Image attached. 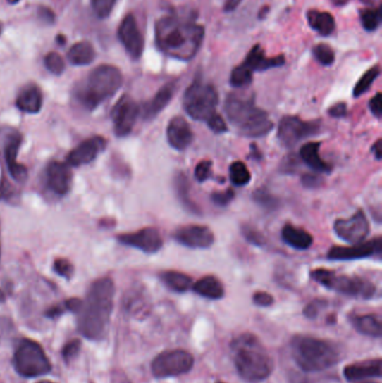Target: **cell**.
Here are the masks:
<instances>
[{
    "mask_svg": "<svg viewBox=\"0 0 382 383\" xmlns=\"http://www.w3.org/2000/svg\"><path fill=\"white\" fill-rule=\"evenodd\" d=\"M106 145H108V142L102 136L89 138L68 153L66 164L70 168H80L82 165L89 164L98 157L99 153L106 149Z\"/></svg>",
    "mask_w": 382,
    "mask_h": 383,
    "instance_id": "18",
    "label": "cell"
},
{
    "mask_svg": "<svg viewBox=\"0 0 382 383\" xmlns=\"http://www.w3.org/2000/svg\"><path fill=\"white\" fill-rule=\"evenodd\" d=\"M167 142L175 151H184L191 146L194 134L183 117H174L166 128Z\"/></svg>",
    "mask_w": 382,
    "mask_h": 383,
    "instance_id": "20",
    "label": "cell"
},
{
    "mask_svg": "<svg viewBox=\"0 0 382 383\" xmlns=\"http://www.w3.org/2000/svg\"><path fill=\"white\" fill-rule=\"evenodd\" d=\"M326 304H328V303L325 301H322V299H315V301H311V303L305 307L304 315H305L307 318L314 320V318H317L319 313L326 306Z\"/></svg>",
    "mask_w": 382,
    "mask_h": 383,
    "instance_id": "49",
    "label": "cell"
},
{
    "mask_svg": "<svg viewBox=\"0 0 382 383\" xmlns=\"http://www.w3.org/2000/svg\"><path fill=\"white\" fill-rule=\"evenodd\" d=\"M123 82L121 70L116 66L104 64L87 75L75 91V96L85 109L92 111L106 100L115 96Z\"/></svg>",
    "mask_w": 382,
    "mask_h": 383,
    "instance_id": "6",
    "label": "cell"
},
{
    "mask_svg": "<svg viewBox=\"0 0 382 383\" xmlns=\"http://www.w3.org/2000/svg\"><path fill=\"white\" fill-rule=\"evenodd\" d=\"M53 269H54L56 274L60 275L61 277H64L66 280L71 278L74 271L73 265L64 258L56 259L54 261V265H53Z\"/></svg>",
    "mask_w": 382,
    "mask_h": 383,
    "instance_id": "44",
    "label": "cell"
},
{
    "mask_svg": "<svg viewBox=\"0 0 382 383\" xmlns=\"http://www.w3.org/2000/svg\"><path fill=\"white\" fill-rule=\"evenodd\" d=\"M321 145L322 144L319 142H309V143L304 144L300 149V159L314 172L328 174V172H331L332 168L319 155Z\"/></svg>",
    "mask_w": 382,
    "mask_h": 383,
    "instance_id": "26",
    "label": "cell"
},
{
    "mask_svg": "<svg viewBox=\"0 0 382 383\" xmlns=\"http://www.w3.org/2000/svg\"><path fill=\"white\" fill-rule=\"evenodd\" d=\"M173 185H174L175 193H176L178 201H180V204L183 206L186 211L195 214V215H199L201 208H199L197 203L192 200L191 195H190L191 185H190L187 176L184 172H178L174 176V180H173Z\"/></svg>",
    "mask_w": 382,
    "mask_h": 383,
    "instance_id": "28",
    "label": "cell"
},
{
    "mask_svg": "<svg viewBox=\"0 0 382 383\" xmlns=\"http://www.w3.org/2000/svg\"><path fill=\"white\" fill-rule=\"evenodd\" d=\"M360 20L364 30L368 32H374L379 28L380 24H381V11L379 7L362 11L360 14Z\"/></svg>",
    "mask_w": 382,
    "mask_h": 383,
    "instance_id": "38",
    "label": "cell"
},
{
    "mask_svg": "<svg viewBox=\"0 0 382 383\" xmlns=\"http://www.w3.org/2000/svg\"><path fill=\"white\" fill-rule=\"evenodd\" d=\"M242 64L252 73L254 71H267V70L284 65L285 56L284 55H278L275 58H268L262 47L259 44H257L250 49V52L247 55L246 60L243 61Z\"/></svg>",
    "mask_w": 382,
    "mask_h": 383,
    "instance_id": "23",
    "label": "cell"
},
{
    "mask_svg": "<svg viewBox=\"0 0 382 383\" xmlns=\"http://www.w3.org/2000/svg\"><path fill=\"white\" fill-rule=\"evenodd\" d=\"M1 33H3V24L0 23V35H1Z\"/></svg>",
    "mask_w": 382,
    "mask_h": 383,
    "instance_id": "61",
    "label": "cell"
},
{
    "mask_svg": "<svg viewBox=\"0 0 382 383\" xmlns=\"http://www.w3.org/2000/svg\"><path fill=\"white\" fill-rule=\"evenodd\" d=\"M203 39L204 27L190 18L165 16L156 23V44L170 58L192 60L199 52Z\"/></svg>",
    "mask_w": 382,
    "mask_h": 383,
    "instance_id": "2",
    "label": "cell"
},
{
    "mask_svg": "<svg viewBox=\"0 0 382 383\" xmlns=\"http://www.w3.org/2000/svg\"><path fill=\"white\" fill-rule=\"evenodd\" d=\"M321 123L319 120L305 121L296 115H285L279 121L277 137L286 148L295 147L305 138L319 134Z\"/></svg>",
    "mask_w": 382,
    "mask_h": 383,
    "instance_id": "11",
    "label": "cell"
},
{
    "mask_svg": "<svg viewBox=\"0 0 382 383\" xmlns=\"http://www.w3.org/2000/svg\"><path fill=\"white\" fill-rule=\"evenodd\" d=\"M252 199L258 206H261L265 210H269V211H273L279 206L278 199L275 195L271 194V191L266 189V187L256 189L254 194H252Z\"/></svg>",
    "mask_w": 382,
    "mask_h": 383,
    "instance_id": "36",
    "label": "cell"
},
{
    "mask_svg": "<svg viewBox=\"0 0 382 383\" xmlns=\"http://www.w3.org/2000/svg\"><path fill=\"white\" fill-rule=\"evenodd\" d=\"M252 151L254 153H250L254 158L260 159L261 158V153H259V149L256 147L254 145H252Z\"/></svg>",
    "mask_w": 382,
    "mask_h": 383,
    "instance_id": "57",
    "label": "cell"
},
{
    "mask_svg": "<svg viewBox=\"0 0 382 383\" xmlns=\"http://www.w3.org/2000/svg\"><path fill=\"white\" fill-rule=\"evenodd\" d=\"M381 237L370 241H363L352 246H332L328 252V259L334 261L359 260L364 258L380 257L382 252Z\"/></svg>",
    "mask_w": 382,
    "mask_h": 383,
    "instance_id": "14",
    "label": "cell"
},
{
    "mask_svg": "<svg viewBox=\"0 0 382 383\" xmlns=\"http://www.w3.org/2000/svg\"><path fill=\"white\" fill-rule=\"evenodd\" d=\"M235 194L233 189H228L224 192H216L211 195V200L216 204V206H229L230 203L233 202L235 199Z\"/></svg>",
    "mask_w": 382,
    "mask_h": 383,
    "instance_id": "45",
    "label": "cell"
},
{
    "mask_svg": "<svg viewBox=\"0 0 382 383\" xmlns=\"http://www.w3.org/2000/svg\"><path fill=\"white\" fill-rule=\"evenodd\" d=\"M311 277L319 285L355 299H370L376 295V286L358 276L336 275L328 269L319 268L311 271Z\"/></svg>",
    "mask_w": 382,
    "mask_h": 383,
    "instance_id": "7",
    "label": "cell"
},
{
    "mask_svg": "<svg viewBox=\"0 0 382 383\" xmlns=\"http://www.w3.org/2000/svg\"><path fill=\"white\" fill-rule=\"evenodd\" d=\"M207 125H208L209 128H210L214 134H221L228 132L227 123L223 120L221 115H218V113H214V115L207 121Z\"/></svg>",
    "mask_w": 382,
    "mask_h": 383,
    "instance_id": "47",
    "label": "cell"
},
{
    "mask_svg": "<svg viewBox=\"0 0 382 383\" xmlns=\"http://www.w3.org/2000/svg\"><path fill=\"white\" fill-rule=\"evenodd\" d=\"M212 162L204 159L201 161L199 164L197 165L195 170H194V175L197 178V181L199 183H204L212 177Z\"/></svg>",
    "mask_w": 382,
    "mask_h": 383,
    "instance_id": "43",
    "label": "cell"
},
{
    "mask_svg": "<svg viewBox=\"0 0 382 383\" xmlns=\"http://www.w3.org/2000/svg\"><path fill=\"white\" fill-rule=\"evenodd\" d=\"M328 115L332 118H344L347 113V106L344 102H339L335 103L328 110Z\"/></svg>",
    "mask_w": 382,
    "mask_h": 383,
    "instance_id": "53",
    "label": "cell"
},
{
    "mask_svg": "<svg viewBox=\"0 0 382 383\" xmlns=\"http://www.w3.org/2000/svg\"><path fill=\"white\" fill-rule=\"evenodd\" d=\"M364 383H376V382H364Z\"/></svg>",
    "mask_w": 382,
    "mask_h": 383,
    "instance_id": "63",
    "label": "cell"
},
{
    "mask_svg": "<svg viewBox=\"0 0 382 383\" xmlns=\"http://www.w3.org/2000/svg\"><path fill=\"white\" fill-rule=\"evenodd\" d=\"M22 144V136L20 134H11L5 145V161L9 174L16 182H24L27 178V168L17 162V155Z\"/></svg>",
    "mask_w": 382,
    "mask_h": 383,
    "instance_id": "21",
    "label": "cell"
},
{
    "mask_svg": "<svg viewBox=\"0 0 382 383\" xmlns=\"http://www.w3.org/2000/svg\"><path fill=\"white\" fill-rule=\"evenodd\" d=\"M307 22L315 32L322 36H328L335 30V20L330 13L319 11H309Z\"/></svg>",
    "mask_w": 382,
    "mask_h": 383,
    "instance_id": "32",
    "label": "cell"
},
{
    "mask_svg": "<svg viewBox=\"0 0 382 383\" xmlns=\"http://www.w3.org/2000/svg\"><path fill=\"white\" fill-rule=\"evenodd\" d=\"M68 58L73 65H89L96 58V51L90 42H78L68 51Z\"/></svg>",
    "mask_w": 382,
    "mask_h": 383,
    "instance_id": "31",
    "label": "cell"
},
{
    "mask_svg": "<svg viewBox=\"0 0 382 383\" xmlns=\"http://www.w3.org/2000/svg\"><path fill=\"white\" fill-rule=\"evenodd\" d=\"M252 72L247 69L246 66L241 64L237 66L231 72L230 75V83L233 88L242 89L252 84Z\"/></svg>",
    "mask_w": 382,
    "mask_h": 383,
    "instance_id": "37",
    "label": "cell"
},
{
    "mask_svg": "<svg viewBox=\"0 0 382 383\" xmlns=\"http://www.w3.org/2000/svg\"><path fill=\"white\" fill-rule=\"evenodd\" d=\"M281 239L285 244L296 250H307L313 244L311 233L304 230L303 227H295L290 223L281 229Z\"/></svg>",
    "mask_w": 382,
    "mask_h": 383,
    "instance_id": "27",
    "label": "cell"
},
{
    "mask_svg": "<svg viewBox=\"0 0 382 383\" xmlns=\"http://www.w3.org/2000/svg\"><path fill=\"white\" fill-rule=\"evenodd\" d=\"M14 324L9 318L0 316V344L14 334Z\"/></svg>",
    "mask_w": 382,
    "mask_h": 383,
    "instance_id": "48",
    "label": "cell"
},
{
    "mask_svg": "<svg viewBox=\"0 0 382 383\" xmlns=\"http://www.w3.org/2000/svg\"><path fill=\"white\" fill-rule=\"evenodd\" d=\"M173 239L184 246L193 249H208L214 244V234L205 225H185L173 232Z\"/></svg>",
    "mask_w": 382,
    "mask_h": 383,
    "instance_id": "17",
    "label": "cell"
},
{
    "mask_svg": "<svg viewBox=\"0 0 382 383\" xmlns=\"http://www.w3.org/2000/svg\"><path fill=\"white\" fill-rule=\"evenodd\" d=\"M194 293L204 299H221L224 296V287L222 282L214 276H204L194 282L192 286Z\"/></svg>",
    "mask_w": 382,
    "mask_h": 383,
    "instance_id": "30",
    "label": "cell"
},
{
    "mask_svg": "<svg viewBox=\"0 0 382 383\" xmlns=\"http://www.w3.org/2000/svg\"><path fill=\"white\" fill-rule=\"evenodd\" d=\"M380 145H381V140L378 139L377 142H376V144L372 146V151L374 153V157H376L378 161L381 159V147H380Z\"/></svg>",
    "mask_w": 382,
    "mask_h": 383,
    "instance_id": "56",
    "label": "cell"
},
{
    "mask_svg": "<svg viewBox=\"0 0 382 383\" xmlns=\"http://www.w3.org/2000/svg\"><path fill=\"white\" fill-rule=\"evenodd\" d=\"M39 18L45 24H53L55 20V15L49 7H41L39 9Z\"/></svg>",
    "mask_w": 382,
    "mask_h": 383,
    "instance_id": "54",
    "label": "cell"
},
{
    "mask_svg": "<svg viewBox=\"0 0 382 383\" xmlns=\"http://www.w3.org/2000/svg\"><path fill=\"white\" fill-rule=\"evenodd\" d=\"M20 0H7V3L11 4V5H15V4L18 3Z\"/></svg>",
    "mask_w": 382,
    "mask_h": 383,
    "instance_id": "59",
    "label": "cell"
},
{
    "mask_svg": "<svg viewBox=\"0 0 382 383\" xmlns=\"http://www.w3.org/2000/svg\"><path fill=\"white\" fill-rule=\"evenodd\" d=\"M216 383H224V382H216Z\"/></svg>",
    "mask_w": 382,
    "mask_h": 383,
    "instance_id": "64",
    "label": "cell"
},
{
    "mask_svg": "<svg viewBox=\"0 0 382 383\" xmlns=\"http://www.w3.org/2000/svg\"><path fill=\"white\" fill-rule=\"evenodd\" d=\"M175 83H166L164 87H161L157 94L150 99L149 101L146 102L142 106L140 113H142V118L145 120H153L155 119L159 113L165 109V108L170 104L172 101L173 96L175 92Z\"/></svg>",
    "mask_w": 382,
    "mask_h": 383,
    "instance_id": "22",
    "label": "cell"
},
{
    "mask_svg": "<svg viewBox=\"0 0 382 383\" xmlns=\"http://www.w3.org/2000/svg\"><path fill=\"white\" fill-rule=\"evenodd\" d=\"M140 107L134 99L129 96H121L112 109L111 118L113 130L118 137H126L133 132Z\"/></svg>",
    "mask_w": 382,
    "mask_h": 383,
    "instance_id": "12",
    "label": "cell"
},
{
    "mask_svg": "<svg viewBox=\"0 0 382 383\" xmlns=\"http://www.w3.org/2000/svg\"><path fill=\"white\" fill-rule=\"evenodd\" d=\"M230 181L235 187H246L252 181V174L247 168L246 164L242 162H233L229 168Z\"/></svg>",
    "mask_w": 382,
    "mask_h": 383,
    "instance_id": "34",
    "label": "cell"
},
{
    "mask_svg": "<svg viewBox=\"0 0 382 383\" xmlns=\"http://www.w3.org/2000/svg\"><path fill=\"white\" fill-rule=\"evenodd\" d=\"M13 364L15 371L24 378H37L52 371V363L41 344L30 339L17 344Z\"/></svg>",
    "mask_w": 382,
    "mask_h": 383,
    "instance_id": "8",
    "label": "cell"
},
{
    "mask_svg": "<svg viewBox=\"0 0 382 383\" xmlns=\"http://www.w3.org/2000/svg\"><path fill=\"white\" fill-rule=\"evenodd\" d=\"M334 232L336 236L349 244H361L366 240L370 232V225L366 214L359 210L349 219H338L334 222Z\"/></svg>",
    "mask_w": 382,
    "mask_h": 383,
    "instance_id": "13",
    "label": "cell"
},
{
    "mask_svg": "<svg viewBox=\"0 0 382 383\" xmlns=\"http://www.w3.org/2000/svg\"><path fill=\"white\" fill-rule=\"evenodd\" d=\"M47 185L54 194L64 196L72 187L71 168L66 163L53 161L47 168Z\"/></svg>",
    "mask_w": 382,
    "mask_h": 383,
    "instance_id": "19",
    "label": "cell"
},
{
    "mask_svg": "<svg viewBox=\"0 0 382 383\" xmlns=\"http://www.w3.org/2000/svg\"><path fill=\"white\" fill-rule=\"evenodd\" d=\"M381 359L355 362L344 368V378L347 381H359L381 377Z\"/></svg>",
    "mask_w": 382,
    "mask_h": 383,
    "instance_id": "24",
    "label": "cell"
},
{
    "mask_svg": "<svg viewBox=\"0 0 382 383\" xmlns=\"http://www.w3.org/2000/svg\"><path fill=\"white\" fill-rule=\"evenodd\" d=\"M323 180L321 176L316 175V174H305L302 177V184L306 189H319L322 185Z\"/></svg>",
    "mask_w": 382,
    "mask_h": 383,
    "instance_id": "51",
    "label": "cell"
},
{
    "mask_svg": "<svg viewBox=\"0 0 382 383\" xmlns=\"http://www.w3.org/2000/svg\"><path fill=\"white\" fill-rule=\"evenodd\" d=\"M273 301L275 299H273V296L269 293H266V291H257L252 296V301L257 306L269 307L273 304Z\"/></svg>",
    "mask_w": 382,
    "mask_h": 383,
    "instance_id": "50",
    "label": "cell"
},
{
    "mask_svg": "<svg viewBox=\"0 0 382 383\" xmlns=\"http://www.w3.org/2000/svg\"><path fill=\"white\" fill-rule=\"evenodd\" d=\"M351 324L360 334L366 337H381V318L376 314L353 315Z\"/></svg>",
    "mask_w": 382,
    "mask_h": 383,
    "instance_id": "29",
    "label": "cell"
},
{
    "mask_svg": "<svg viewBox=\"0 0 382 383\" xmlns=\"http://www.w3.org/2000/svg\"><path fill=\"white\" fill-rule=\"evenodd\" d=\"M80 350H81V341L80 339H72L70 342L66 343L64 345L63 350H62V356H63L64 361L66 363L72 361L79 354Z\"/></svg>",
    "mask_w": 382,
    "mask_h": 383,
    "instance_id": "46",
    "label": "cell"
},
{
    "mask_svg": "<svg viewBox=\"0 0 382 383\" xmlns=\"http://www.w3.org/2000/svg\"><path fill=\"white\" fill-rule=\"evenodd\" d=\"M118 37L133 60L142 58L145 42L134 15L128 14L123 18L118 30Z\"/></svg>",
    "mask_w": 382,
    "mask_h": 383,
    "instance_id": "16",
    "label": "cell"
},
{
    "mask_svg": "<svg viewBox=\"0 0 382 383\" xmlns=\"http://www.w3.org/2000/svg\"><path fill=\"white\" fill-rule=\"evenodd\" d=\"M290 352L292 360L304 372H322L341 360L340 350L334 343L307 335L292 337Z\"/></svg>",
    "mask_w": 382,
    "mask_h": 383,
    "instance_id": "5",
    "label": "cell"
},
{
    "mask_svg": "<svg viewBox=\"0 0 382 383\" xmlns=\"http://www.w3.org/2000/svg\"><path fill=\"white\" fill-rule=\"evenodd\" d=\"M43 106V94L37 85L30 84L22 89L16 99V107L25 113H39Z\"/></svg>",
    "mask_w": 382,
    "mask_h": 383,
    "instance_id": "25",
    "label": "cell"
},
{
    "mask_svg": "<svg viewBox=\"0 0 382 383\" xmlns=\"http://www.w3.org/2000/svg\"><path fill=\"white\" fill-rule=\"evenodd\" d=\"M6 301V295L3 290L0 289V303H4Z\"/></svg>",
    "mask_w": 382,
    "mask_h": 383,
    "instance_id": "58",
    "label": "cell"
},
{
    "mask_svg": "<svg viewBox=\"0 0 382 383\" xmlns=\"http://www.w3.org/2000/svg\"><path fill=\"white\" fill-rule=\"evenodd\" d=\"M241 232H242V236L248 241L249 244H254L256 246H262L266 244L264 234L259 230L254 229L252 225H243L241 227Z\"/></svg>",
    "mask_w": 382,
    "mask_h": 383,
    "instance_id": "41",
    "label": "cell"
},
{
    "mask_svg": "<svg viewBox=\"0 0 382 383\" xmlns=\"http://www.w3.org/2000/svg\"><path fill=\"white\" fill-rule=\"evenodd\" d=\"M0 257H1V242H0Z\"/></svg>",
    "mask_w": 382,
    "mask_h": 383,
    "instance_id": "62",
    "label": "cell"
},
{
    "mask_svg": "<svg viewBox=\"0 0 382 383\" xmlns=\"http://www.w3.org/2000/svg\"><path fill=\"white\" fill-rule=\"evenodd\" d=\"M233 362L238 373L247 382H261L271 377L273 361L259 339L245 333L231 344Z\"/></svg>",
    "mask_w": 382,
    "mask_h": 383,
    "instance_id": "3",
    "label": "cell"
},
{
    "mask_svg": "<svg viewBox=\"0 0 382 383\" xmlns=\"http://www.w3.org/2000/svg\"><path fill=\"white\" fill-rule=\"evenodd\" d=\"M313 54H314V58H316L317 62L324 66L332 65L334 61H335V53H334L333 49H332V47L328 46V44H324V43L317 44L313 49Z\"/></svg>",
    "mask_w": 382,
    "mask_h": 383,
    "instance_id": "39",
    "label": "cell"
},
{
    "mask_svg": "<svg viewBox=\"0 0 382 383\" xmlns=\"http://www.w3.org/2000/svg\"><path fill=\"white\" fill-rule=\"evenodd\" d=\"M218 104V94L212 84L194 81L186 89L183 96V108L192 119L197 121H207L216 113Z\"/></svg>",
    "mask_w": 382,
    "mask_h": 383,
    "instance_id": "9",
    "label": "cell"
},
{
    "mask_svg": "<svg viewBox=\"0 0 382 383\" xmlns=\"http://www.w3.org/2000/svg\"><path fill=\"white\" fill-rule=\"evenodd\" d=\"M37 383H55V382H52V381H49V380H44V381H39V382H37Z\"/></svg>",
    "mask_w": 382,
    "mask_h": 383,
    "instance_id": "60",
    "label": "cell"
},
{
    "mask_svg": "<svg viewBox=\"0 0 382 383\" xmlns=\"http://www.w3.org/2000/svg\"><path fill=\"white\" fill-rule=\"evenodd\" d=\"M379 75V66L376 65L371 68V69H369L366 73L363 74L361 79L359 80L358 83L355 84V89H353V96L359 98L363 94H366V91L371 88V85L374 84V81L378 79Z\"/></svg>",
    "mask_w": 382,
    "mask_h": 383,
    "instance_id": "35",
    "label": "cell"
},
{
    "mask_svg": "<svg viewBox=\"0 0 382 383\" xmlns=\"http://www.w3.org/2000/svg\"><path fill=\"white\" fill-rule=\"evenodd\" d=\"M44 64H45V68L51 73L55 74V75H61V74L63 73L64 69H66L63 58H62L60 54L55 52H49L45 56Z\"/></svg>",
    "mask_w": 382,
    "mask_h": 383,
    "instance_id": "40",
    "label": "cell"
},
{
    "mask_svg": "<svg viewBox=\"0 0 382 383\" xmlns=\"http://www.w3.org/2000/svg\"><path fill=\"white\" fill-rule=\"evenodd\" d=\"M118 241L127 246L153 255L163 248L164 241L155 227H144L135 232L123 233L117 236Z\"/></svg>",
    "mask_w": 382,
    "mask_h": 383,
    "instance_id": "15",
    "label": "cell"
},
{
    "mask_svg": "<svg viewBox=\"0 0 382 383\" xmlns=\"http://www.w3.org/2000/svg\"><path fill=\"white\" fill-rule=\"evenodd\" d=\"M117 0H91L93 11L99 18H106L111 14L112 9L115 7Z\"/></svg>",
    "mask_w": 382,
    "mask_h": 383,
    "instance_id": "42",
    "label": "cell"
},
{
    "mask_svg": "<svg viewBox=\"0 0 382 383\" xmlns=\"http://www.w3.org/2000/svg\"><path fill=\"white\" fill-rule=\"evenodd\" d=\"M193 365V356L187 351H164L152 362V373L157 379L174 378L189 373Z\"/></svg>",
    "mask_w": 382,
    "mask_h": 383,
    "instance_id": "10",
    "label": "cell"
},
{
    "mask_svg": "<svg viewBox=\"0 0 382 383\" xmlns=\"http://www.w3.org/2000/svg\"><path fill=\"white\" fill-rule=\"evenodd\" d=\"M115 293V282L109 277L96 280L87 290L78 312V329L85 339H104L113 310Z\"/></svg>",
    "mask_w": 382,
    "mask_h": 383,
    "instance_id": "1",
    "label": "cell"
},
{
    "mask_svg": "<svg viewBox=\"0 0 382 383\" xmlns=\"http://www.w3.org/2000/svg\"><path fill=\"white\" fill-rule=\"evenodd\" d=\"M369 108L371 111L372 115L377 119H381L382 115V96L380 92H378L374 98L369 102Z\"/></svg>",
    "mask_w": 382,
    "mask_h": 383,
    "instance_id": "52",
    "label": "cell"
},
{
    "mask_svg": "<svg viewBox=\"0 0 382 383\" xmlns=\"http://www.w3.org/2000/svg\"><path fill=\"white\" fill-rule=\"evenodd\" d=\"M223 109L229 123L245 137H264L273 130V121L265 110L257 107L254 99L228 94Z\"/></svg>",
    "mask_w": 382,
    "mask_h": 383,
    "instance_id": "4",
    "label": "cell"
},
{
    "mask_svg": "<svg viewBox=\"0 0 382 383\" xmlns=\"http://www.w3.org/2000/svg\"><path fill=\"white\" fill-rule=\"evenodd\" d=\"M159 277L161 282L175 293H186L193 286L191 277L180 271H164Z\"/></svg>",
    "mask_w": 382,
    "mask_h": 383,
    "instance_id": "33",
    "label": "cell"
},
{
    "mask_svg": "<svg viewBox=\"0 0 382 383\" xmlns=\"http://www.w3.org/2000/svg\"><path fill=\"white\" fill-rule=\"evenodd\" d=\"M241 3H242V0H227V3L224 5V11H235Z\"/></svg>",
    "mask_w": 382,
    "mask_h": 383,
    "instance_id": "55",
    "label": "cell"
}]
</instances>
